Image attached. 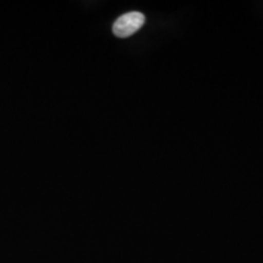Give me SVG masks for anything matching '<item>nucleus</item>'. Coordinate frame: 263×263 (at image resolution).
<instances>
[{"mask_svg": "<svg viewBox=\"0 0 263 263\" xmlns=\"http://www.w3.org/2000/svg\"><path fill=\"white\" fill-rule=\"evenodd\" d=\"M144 22H145V16L141 12H128V14H124L116 20V22L114 24L112 32L118 38H127L134 34L137 31H139L143 27Z\"/></svg>", "mask_w": 263, "mask_h": 263, "instance_id": "obj_1", "label": "nucleus"}]
</instances>
